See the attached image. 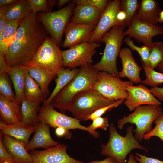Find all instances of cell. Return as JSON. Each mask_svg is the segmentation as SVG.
Wrapping results in <instances>:
<instances>
[{
	"label": "cell",
	"instance_id": "1",
	"mask_svg": "<svg viewBox=\"0 0 163 163\" xmlns=\"http://www.w3.org/2000/svg\"><path fill=\"white\" fill-rule=\"evenodd\" d=\"M48 34L32 12L23 18L5 56L9 66H30Z\"/></svg>",
	"mask_w": 163,
	"mask_h": 163
},
{
	"label": "cell",
	"instance_id": "2",
	"mask_svg": "<svg viewBox=\"0 0 163 163\" xmlns=\"http://www.w3.org/2000/svg\"><path fill=\"white\" fill-rule=\"evenodd\" d=\"M75 77L55 97L49 104L64 113L69 108L75 96L85 90L93 89L98 80L99 71L91 64L81 67Z\"/></svg>",
	"mask_w": 163,
	"mask_h": 163
},
{
	"label": "cell",
	"instance_id": "3",
	"mask_svg": "<svg viewBox=\"0 0 163 163\" xmlns=\"http://www.w3.org/2000/svg\"><path fill=\"white\" fill-rule=\"evenodd\" d=\"M125 27L124 25L114 26L102 37L100 41L105 43V47L100 61L92 65L94 69L99 72H105L120 78V72L117 66V59L121 50Z\"/></svg>",
	"mask_w": 163,
	"mask_h": 163
},
{
	"label": "cell",
	"instance_id": "4",
	"mask_svg": "<svg viewBox=\"0 0 163 163\" xmlns=\"http://www.w3.org/2000/svg\"><path fill=\"white\" fill-rule=\"evenodd\" d=\"M132 126L126 128V134L122 136L117 132L113 123L110 125V138L105 145H103L101 154L111 157L117 163H126V157L133 149H136L147 151L140 144L133 135Z\"/></svg>",
	"mask_w": 163,
	"mask_h": 163
},
{
	"label": "cell",
	"instance_id": "5",
	"mask_svg": "<svg viewBox=\"0 0 163 163\" xmlns=\"http://www.w3.org/2000/svg\"><path fill=\"white\" fill-rule=\"evenodd\" d=\"M162 110L159 105L140 106L132 113L119 119L117 121V128L122 129L124 125L128 123L135 124L136 128L132 130L135 133L134 137L138 141H141L144 135L152 129L153 123L160 116Z\"/></svg>",
	"mask_w": 163,
	"mask_h": 163
},
{
	"label": "cell",
	"instance_id": "6",
	"mask_svg": "<svg viewBox=\"0 0 163 163\" xmlns=\"http://www.w3.org/2000/svg\"><path fill=\"white\" fill-rule=\"evenodd\" d=\"M116 101L105 97L94 89H88L75 96L68 111L74 117L80 121L84 120L97 109Z\"/></svg>",
	"mask_w": 163,
	"mask_h": 163
},
{
	"label": "cell",
	"instance_id": "7",
	"mask_svg": "<svg viewBox=\"0 0 163 163\" xmlns=\"http://www.w3.org/2000/svg\"><path fill=\"white\" fill-rule=\"evenodd\" d=\"M74 5L72 2L69 3L58 10L41 12L36 15L38 20L58 46L62 42L63 33L74 10Z\"/></svg>",
	"mask_w": 163,
	"mask_h": 163
},
{
	"label": "cell",
	"instance_id": "8",
	"mask_svg": "<svg viewBox=\"0 0 163 163\" xmlns=\"http://www.w3.org/2000/svg\"><path fill=\"white\" fill-rule=\"evenodd\" d=\"M62 52L53 38L47 37L37 50L30 65H36L57 75L63 66Z\"/></svg>",
	"mask_w": 163,
	"mask_h": 163
},
{
	"label": "cell",
	"instance_id": "9",
	"mask_svg": "<svg viewBox=\"0 0 163 163\" xmlns=\"http://www.w3.org/2000/svg\"><path fill=\"white\" fill-rule=\"evenodd\" d=\"M38 119L39 122L47 124L53 128L62 127L68 130L79 129L88 132L95 138L99 136V132L93 131L88 127L81 124V121L56 111L50 104H43L40 107Z\"/></svg>",
	"mask_w": 163,
	"mask_h": 163
},
{
	"label": "cell",
	"instance_id": "10",
	"mask_svg": "<svg viewBox=\"0 0 163 163\" xmlns=\"http://www.w3.org/2000/svg\"><path fill=\"white\" fill-rule=\"evenodd\" d=\"M132 85L133 83L129 81H123L107 72L101 71L98 72V80L93 89L109 99L125 100L128 96L126 88Z\"/></svg>",
	"mask_w": 163,
	"mask_h": 163
},
{
	"label": "cell",
	"instance_id": "11",
	"mask_svg": "<svg viewBox=\"0 0 163 163\" xmlns=\"http://www.w3.org/2000/svg\"><path fill=\"white\" fill-rule=\"evenodd\" d=\"M101 44L97 43H83L63 51V66L73 69L92 62V57Z\"/></svg>",
	"mask_w": 163,
	"mask_h": 163
},
{
	"label": "cell",
	"instance_id": "12",
	"mask_svg": "<svg viewBox=\"0 0 163 163\" xmlns=\"http://www.w3.org/2000/svg\"><path fill=\"white\" fill-rule=\"evenodd\" d=\"M163 35V26L150 24L139 20L136 16L133 18L128 28L124 32V36L128 35L144 46L151 48L154 42L153 37L157 35Z\"/></svg>",
	"mask_w": 163,
	"mask_h": 163
},
{
	"label": "cell",
	"instance_id": "13",
	"mask_svg": "<svg viewBox=\"0 0 163 163\" xmlns=\"http://www.w3.org/2000/svg\"><path fill=\"white\" fill-rule=\"evenodd\" d=\"M120 1H109L106 8L102 14L88 42L98 43L100 41L103 36L112 27L120 25L117 20V15L120 9Z\"/></svg>",
	"mask_w": 163,
	"mask_h": 163
},
{
	"label": "cell",
	"instance_id": "14",
	"mask_svg": "<svg viewBox=\"0 0 163 163\" xmlns=\"http://www.w3.org/2000/svg\"><path fill=\"white\" fill-rule=\"evenodd\" d=\"M67 146L60 144L43 150H33L30 153L32 163H84L67 153Z\"/></svg>",
	"mask_w": 163,
	"mask_h": 163
},
{
	"label": "cell",
	"instance_id": "15",
	"mask_svg": "<svg viewBox=\"0 0 163 163\" xmlns=\"http://www.w3.org/2000/svg\"><path fill=\"white\" fill-rule=\"evenodd\" d=\"M128 96L124 103L130 111L142 105H161V103L151 93L150 89L140 84L126 88Z\"/></svg>",
	"mask_w": 163,
	"mask_h": 163
},
{
	"label": "cell",
	"instance_id": "16",
	"mask_svg": "<svg viewBox=\"0 0 163 163\" xmlns=\"http://www.w3.org/2000/svg\"><path fill=\"white\" fill-rule=\"evenodd\" d=\"M96 26L68 23L64 33L62 46L70 48L83 43L88 42Z\"/></svg>",
	"mask_w": 163,
	"mask_h": 163
},
{
	"label": "cell",
	"instance_id": "17",
	"mask_svg": "<svg viewBox=\"0 0 163 163\" xmlns=\"http://www.w3.org/2000/svg\"><path fill=\"white\" fill-rule=\"evenodd\" d=\"M122 63V69L119 72L120 78H128L133 83L141 82L140 73L142 68L135 61L130 49L125 47L121 49L119 54Z\"/></svg>",
	"mask_w": 163,
	"mask_h": 163
},
{
	"label": "cell",
	"instance_id": "18",
	"mask_svg": "<svg viewBox=\"0 0 163 163\" xmlns=\"http://www.w3.org/2000/svg\"><path fill=\"white\" fill-rule=\"evenodd\" d=\"M0 133L5 147L13 156L16 163H32V157L27 149V144L21 140Z\"/></svg>",
	"mask_w": 163,
	"mask_h": 163
},
{
	"label": "cell",
	"instance_id": "19",
	"mask_svg": "<svg viewBox=\"0 0 163 163\" xmlns=\"http://www.w3.org/2000/svg\"><path fill=\"white\" fill-rule=\"evenodd\" d=\"M49 127L47 124L39 123L33 138L27 145V149L28 151L39 148L47 149L59 144L51 137Z\"/></svg>",
	"mask_w": 163,
	"mask_h": 163
},
{
	"label": "cell",
	"instance_id": "20",
	"mask_svg": "<svg viewBox=\"0 0 163 163\" xmlns=\"http://www.w3.org/2000/svg\"><path fill=\"white\" fill-rule=\"evenodd\" d=\"M70 21L74 23L96 26L102 13L96 8L89 5H77Z\"/></svg>",
	"mask_w": 163,
	"mask_h": 163
},
{
	"label": "cell",
	"instance_id": "21",
	"mask_svg": "<svg viewBox=\"0 0 163 163\" xmlns=\"http://www.w3.org/2000/svg\"><path fill=\"white\" fill-rule=\"evenodd\" d=\"M37 126H29L21 121L12 124H7L1 119L0 121L1 133L21 140L27 144L29 142L30 136L35 131Z\"/></svg>",
	"mask_w": 163,
	"mask_h": 163
},
{
	"label": "cell",
	"instance_id": "22",
	"mask_svg": "<svg viewBox=\"0 0 163 163\" xmlns=\"http://www.w3.org/2000/svg\"><path fill=\"white\" fill-rule=\"evenodd\" d=\"M0 114L1 119L7 124L20 122L22 118L21 105L0 94Z\"/></svg>",
	"mask_w": 163,
	"mask_h": 163
},
{
	"label": "cell",
	"instance_id": "23",
	"mask_svg": "<svg viewBox=\"0 0 163 163\" xmlns=\"http://www.w3.org/2000/svg\"><path fill=\"white\" fill-rule=\"evenodd\" d=\"M162 11L158 2L155 0H142L136 15L140 20L153 24L158 23L159 14Z\"/></svg>",
	"mask_w": 163,
	"mask_h": 163
},
{
	"label": "cell",
	"instance_id": "24",
	"mask_svg": "<svg viewBox=\"0 0 163 163\" xmlns=\"http://www.w3.org/2000/svg\"><path fill=\"white\" fill-rule=\"evenodd\" d=\"M32 12L28 0H17L9 5L0 7V14L8 20L23 19Z\"/></svg>",
	"mask_w": 163,
	"mask_h": 163
},
{
	"label": "cell",
	"instance_id": "25",
	"mask_svg": "<svg viewBox=\"0 0 163 163\" xmlns=\"http://www.w3.org/2000/svg\"><path fill=\"white\" fill-rule=\"evenodd\" d=\"M80 69L65 68L63 66L58 71L57 78L55 80L56 86L48 98L44 101L43 104H49L58 93L77 75Z\"/></svg>",
	"mask_w": 163,
	"mask_h": 163
},
{
	"label": "cell",
	"instance_id": "26",
	"mask_svg": "<svg viewBox=\"0 0 163 163\" xmlns=\"http://www.w3.org/2000/svg\"><path fill=\"white\" fill-rule=\"evenodd\" d=\"M27 72L25 66L10 67L8 73L13 84L15 95V101L21 105L24 98V90L25 78Z\"/></svg>",
	"mask_w": 163,
	"mask_h": 163
},
{
	"label": "cell",
	"instance_id": "27",
	"mask_svg": "<svg viewBox=\"0 0 163 163\" xmlns=\"http://www.w3.org/2000/svg\"><path fill=\"white\" fill-rule=\"evenodd\" d=\"M40 103L24 98L21 104L22 114L21 122L29 126H37L40 122L38 114Z\"/></svg>",
	"mask_w": 163,
	"mask_h": 163
},
{
	"label": "cell",
	"instance_id": "28",
	"mask_svg": "<svg viewBox=\"0 0 163 163\" xmlns=\"http://www.w3.org/2000/svg\"><path fill=\"white\" fill-rule=\"evenodd\" d=\"M25 67L30 76L39 85L45 97L49 94L48 87L50 83L57 75L52 74L36 65H31Z\"/></svg>",
	"mask_w": 163,
	"mask_h": 163
},
{
	"label": "cell",
	"instance_id": "29",
	"mask_svg": "<svg viewBox=\"0 0 163 163\" xmlns=\"http://www.w3.org/2000/svg\"><path fill=\"white\" fill-rule=\"evenodd\" d=\"M24 98L41 103L45 100L37 83L30 76L27 71L24 80Z\"/></svg>",
	"mask_w": 163,
	"mask_h": 163
},
{
	"label": "cell",
	"instance_id": "30",
	"mask_svg": "<svg viewBox=\"0 0 163 163\" xmlns=\"http://www.w3.org/2000/svg\"><path fill=\"white\" fill-rule=\"evenodd\" d=\"M22 20H8L3 30L0 32V41L4 43L8 48Z\"/></svg>",
	"mask_w": 163,
	"mask_h": 163
},
{
	"label": "cell",
	"instance_id": "31",
	"mask_svg": "<svg viewBox=\"0 0 163 163\" xmlns=\"http://www.w3.org/2000/svg\"><path fill=\"white\" fill-rule=\"evenodd\" d=\"M142 66L146 77L145 79L142 81V84L154 87L163 84V73L157 72L143 63Z\"/></svg>",
	"mask_w": 163,
	"mask_h": 163
},
{
	"label": "cell",
	"instance_id": "32",
	"mask_svg": "<svg viewBox=\"0 0 163 163\" xmlns=\"http://www.w3.org/2000/svg\"><path fill=\"white\" fill-rule=\"evenodd\" d=\"M120 6V10L126 14V24L127 26L129 27L139 9L140 3L137 0H121Z\"/></svg>",
	"mask_w": 163,
	"mask_h": 163
},
{
	"label": "cell",
	"instance_id": "33",
	"mask_svg": "<svg viewBox=\"0 0 163 163\" xmlns=\"http://www.w3.org/2000/svg\"><path fill=\"white\" fill-rule=\"evenodd\" d=\"M149 66L154 69L163 61V42H154L149 57Z\"/></svg>",
	"mask_w": 163,
	"mask_h": 163
},
{
	"label": "cell",
	"instance_id": "34",
	"mask_svg": "<svg viewBox=\"0 0 163 163\" xmlns=\"http://www.w3.org/2000/svg\"><path fill=\"white\" fill-rule=\"evenodd\" d=\"M8 73L0 74V94L12 101L15 100V95L11 87Z\"/></svg>",
	"mask_w": 163,
	"mask_h": 163
},
{
	"label": "cell",
	"instance_id": "35",
	"mask_svg": "<svg viewBox=\"0 0 163 163\" xmlns=\"http://www.w3.org/2000/svg\"><path fill=\"white\" fill-rule=\"evenodd\" d=\"M124 41L132 50L138 53L140 57L142 63L149 66V59L151 48L144 45L141 47L136 46L129 37H126Z\"/></svg>",
	"mask_w": 163,
	"mask_h": 163
},
{
	"label": "cell",
	"instance_id": "36",
	"mask_svg": "<svg viewBox=\"0 0 163 163\" xmlns=\"http://www.w3.org/2000/svg\"><path fill=\"white\" fill-rule=\"evenodd\" d=\"M154 122L156 124L155 126L144 135V139L148 140L152 137L155 136L163 142V112Z\"/></svg>",
	"mask_w": 163,
	"mask_h": 163
},
{
	"label": "cell",
	"instance_id": "37",
	"mask_svg": "<svg viewBox=\"0 0 163 163\" xmlns=\"http://www.w3.org/2000/svg\"><path fill=\"white\" fill-rule=\"evenodd\" d=\"M124 100H125L123 99H119L116 101L114 102L110 105L100 108L88 116L84 120H92L97 117H101L106 112L117 107L121 104L124 102Z\"/></svg>",
	"mask_w": 163,
	"mask_h": 163
},
{
	"label": "cell",
	"instance_id": "38",
	"mask_svg": "<svg viewBox=\"0 0 163 163\" xmlns=\"http://www.w3.org/2000/svg\"><path fill=\"white\" fill-rule=\"evenodd\" d=\"M109 2L107 0H75L72 2L77 5H89L93 6L102 14L106 8Z\"/></svg>",
	"mask_w": 163,
	"mask_h": 163
},
{
	"label": "cell",
	"instance_id": "39",
	"mask_svg": "<svg viewBox=\"0 0 163 163\" xmlns=\"http://www.w3.org/2000/svg\"><path fill=\"white\" fill-rule=\"evenodd\" d=\"M32 12L36 15L38 11L50 12L46 0H28Z\"/></svg>",
	"mask_w": 163,
	"mask_h": 163
},
{
	"label": "cell",
	"instance_id": "40",
	"mask_svg": "<svg viewBox=\"0 0 163 163\" xmlns=\"http://www.w3.org/2000/svg\"><path fill=\"white\" fill-rule=\"evenodd\" d=\"M109 125L108 118L101 117L93 119L92 123L88 127L93 131L96 132V130L98 128L106 131Z\"/></svg>",
	"mask_w": 163,
	"mask_h": 163
},
{
	"label": "cell",
	"instance_id": "41",
	"mask_svg": "<svg viewBox=\"0 0 163 163\" xmlns=\"http://www.w3.org/2000/svg\"><path fill=\"white\" fill-rule=\"evenodd\" d=\"M7 161L10 163H16L13 156L5 147L2 140V135L0 133V162Z\"/></svg>",
	"mask_w": 163,
	"mask_h": 163
},
{
	"label": "cell",
	"instance_id": "42",
	"mask_svg": "<svg viewBox=\"0 0 163 163\" xmlns=\"http://www.w3.org/2000/svg\"><path fill=\"white\" fill-rule=\"evenodd\" d=\"M135 154V159L139 163H163V161L156 158L148 157L137 153Z\"/></svg>",
	"mask_w": 163,
	"mask_h": 163
},
{
	"label": "cell",
	"instance_id": "43",
	"mask_svg": "<svg viewBox=\"0 0 163 163\" xmlns=\"http://www.w3.org/2000/svg\"><path fill=\"white\" fill-rule=\"evenodd\" d=\"M55 133L59 137L64 136L66 139H70L72 137V134L69 130L62 127H57L55 128Z\"/></svg>",
	"mask_w": 163,
	"mask_h": 163
},
{
	"label": "cell",
	"instance_id": "44",
	"mask_svg": "<svg viewBox=\"0 0 163 163\" xmlns=\"http://www.w3.org/2000/svg\"><path fill=\"white\" fill-rule=\"evenodd\" d=\"M150 90L151 93L155 97H157L158 100L163 101V88L156 86L151 88Z\"/></svg>",
	"mask_w": 163,
	"mask_h": 163
},
{
	"label": "cell",
	"instance_id": "45",
	"mask_svg": "<svg viewBox=\"0 0 163 163\" xmlns=\"http://www.w3.org/2000/svg\"><path fill=\"white\" fill-rule=\"evenodd\" d=\"M9 68L5 56H0V74L8 73Z\"/></svg>",
	"mask_w": 163,
	"mask_h": 163
},
{
	"label": "cell",
	"instance_id": "46",
	"mask_svg": "<svg viewBox=\"0 0 163 163\" xmlns=\"http://www.w3.org/2000/svg\"><path fill=\"white\" fill-rule=\"evenodd\" d=\"M89 163H117L113 158L108 156L105 159L101 160H94L90 162Z\"/></svg>",
	"mask_w": 163,
	"mask_h": 163
},
{
	"label": "cell",
	"instance_id": "47",
	"mask_svg": "<svg viewBox=\"0 0 163 163\" xmlns=\"http://www.w3.org/2000/svg\"><path fill=\"white\" fill-rule=\"evenodd\" d=\"M8 21V20L4 15L0 14V32L3 30Z\"/></svg>",
	"mask_w": 163,
	"mask_h": 163
},
{
	"label": "cell",
	"instance_id": "48",
	"mask_svg": "<svg viewBox=\"0 0 163 163\" xmlns=\"http://www.w3.org/2000/svg\"><path fill=\"white\" fill-rule=\"evenodd\" d=\"M17 0H0V7L9 5L15 2Z\"/></svg>",
	"mask_w": 163,
	"mask_h": 163
},
{
	"label": "cell",
	"instance_id": "49",
	"mask_svg": "<svg viewBox=\"0 0 163 163\" xmlns=\"http://www.w3.org/2000/svg\"><path fill=\"white\" fill-rule=\"evenodd\" d=\"M70 1L69 0H58L56 5L59 8H60L63 5H65L67 3H68Z\"/></svg>",
	"mask_w": 163,
	"mask_h": 163
},
{
	"label": "cell",
	"instance_id": "50",
	"mask_svg": "<svg viewBox=\"0 0 163 163\" xmlns=\"http://www.w3.org/2000/svg\"><path fill=\"white\" fill-rule=\"evenodd\" d=\"M47 1L48 5L50 11H52V8L53 7L55 4H56L58 0H47Z\"/></svg>",
	"mask_w": 163,
	"mask_h": 163
},
{
	"label": "cell",
	"instance_id": "51",
	"mask_svg": "<svg viewBox=\"0 0 163 163\" xmlns=\"http://www.w3.org/2000/svg\"><path fill=\"white\" fill-rule=\"evenodd\" d=\"M127 163H138L136 160L134 155L130 154L129 157L128 161Z\"/></svg>",
	"mask_w": 163,
	"mask_h": 163
},
{
	"label": "cell",
	"instance_id": "52",
	"mask_svg": "<svg viewBox=\"0 0 163 163\" xmlns=\"http://www.w3.org/2000/svg\"><path fill=\"white\" fill-rule=\"evenodd\" d=\"M158 22L160 23L163 22V10H162L159 14Z\"/></svg>",
	"mask_w": 163,
	"mask_h": 163
},
{
	"label": "cell",
	"instance_id": "53",
	"mask_svg": "<svg viewBox=\"0 0 163 163\" xmlns=\"http://www.w3.org/2000/svg\"><path fill=\"white\" fill-rule=\"evenodd\" d=\"M157 68L159 71L163 73V61L158 65Z\"/></svg>",
	"mask_w": 163,
	"mask_h": 163
},
{
	"label": "cell",
	"instance_id": "54",
	"mask_svg": "<svg viewBox=\"0 0 163 163\" xmlns=\"http://www.w3.org/2000/svg\"><path fill=\"white\" fill-rule=\"evenodd\" d=\"M0 163H10L7 161H3L0 162Z\"/></svg>",
	"mask_w": 163,
	"mask_h": 163
}]
</instances>
